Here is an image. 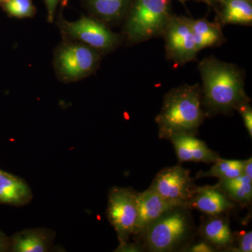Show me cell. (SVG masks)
Listing matches in <instances>:
<instances>
[{
	"label": "cell",
	"mask_w": 252,
	"mask_h": 252,
	"mask_svg": "<svg viewBox=\"0 0 252 252\" xmlns=\"http://www.w3.org/2000/svg\"><path fill=\"white\" fill-rule=\"evenodd\" d=\"M181 162H215L220 158L217 152L209 149L203 141L193 135H174L170 138Z\"/></svg>",
	"instance_id": "obj_12"
},
{
	"label": "cell",
	"mask_w": 252,
	"mask_h": 252,
	"mask_svg": "<svg viewBox=\"0 0 252 252\" xmlns=\"http://www.w3.org/2000/svg\"><path fill=\"white\" fill-rule=\"evenodd\" d=\"M239 247L237 252H252V233L250 232H243L239 235Z\"/></svg>",
	"instance_id": "obj_22"
},
{
	"label": "cell",
	"mask_w": 252,
	"mask_h": 252,
	"mask_svg": "<svg viewBox=\"0 0 252 252\" xmlns=\"http://www.w3.org/2000/svg\"><path fill=\"white\" fill-rule=\"evenodd\" d=\"M215 249L210 244L207 243L206 241L201 242L198 244H195L191 248L189 249V252H215Z\"/></svg>",
	"instance_id": "obj_25"
},
{
	"label": "cell",
	"mask_w": 252,
	"mask_h": 252,
	"mask_svg": "<svg viewBox=\"0 0 252 252\" xmlns=\"http://www.w3.org/2000/svg\"><path fill=\"white\" fill-rule=\"evenodd\" d=\"M177 203L164 198L153 189L149 188L137 195V220L134 235L140 236L149 224L175 207Z\"/></svg>",
	"instance_id": "obj_10"
},
{
	"label": "cell",
	"mask_w": 252,
	"mask_h": 252,
	"mask_svg": "<svg viewBox=\"0 0 252 252\" xmlns=\"http://www.w3.org/2000/svg\"><path fill=\"white\" fill-rule=\"evenodd\" d=\"M190 209L174 207L149 224L141 233L143 246L154 252H170L188 238L193 229Z\"/></svg>",
	"instance_id": "obj_3"
},
{
	"label": "cell",
	"mask_w": 252,
	"mask_h": 252,
	"mask_svg": "<svg viewBox=\"0 0 252 252\" xmlns=\"http://www.w3.org/2000/svg\"><path fill=\"white\" fill-rule=\"evenodd\" d=\"M6 1V0H0V4H1V3H3V4H4L5 1Z\"/></svg>",
	"instance_id": "obj_28"
},
{
	"label": "cell",
	"mask_w": 252,
	"mask_h": 252,
	"mask_svg": "<svg viewBox=\"0 0 252 252\" xmlns=\"http://www.w3.org/2000/svg\"><path fill=\"white\" fill-rule=\"evenodd\" d=\"M207 1H209V2H212V1H215V0H207Z\"/></svg>",
	"instance_id": "obj_29"
},
{
	"label": "cell",
	"mask_w": 252,
	"mask_h": 252,
	"mask_svg": "<svg viewBox=\"0 0 252 252\" xmlns=\"http://www.w3.org/2000/svg\"><path fill=\"white\" fill-rule=\"evenodd\" d=\"M47 11V21L49 23H54L55 15L58 5L61 0H44Z\"/></svg>",
	"instance_id": "obj_24"
},
{
	"label": "cell",
	"mask_w": 252,
	"mask_h": 252,
	"mask_svg": "<svg viewBox=\"0 0 252 252\" xmlns=\"http://www.w3.org/2000/svg\"><path fill=\"white\" fill-rule=\"evenodd\" d=\"M248 1H252V0H248Z\"/></svg>",
	"instance_id": "obj_30"
},
{
	"label": "cell",
	"mask_w": 252,
	"mask_h": 252,
	"mask_svg": "<svg viewBox=\"0 0 252 252\" xmlns=\"http://www.w3.org/2000/svg\"><path fill=\"white\" fill-rule=\"evenodd\" d=\"M198 69L203 84L204 102L209 109L227 113L248 104L243 75L236 66L210 57L200 63Z\"/></svg>",
	"instance_id": "obj_1"
},
{
	"label": "cell",
	"mask_w": 252,
	"mask_h": 252,
	"mask_svg": "<svg viewBox=\"0 0 252 252\" xmlns=\"http://www.w3.org/2000/svg\"><path fill=\"white\" fill-rule=\"evenodd\" d=\"M233 207V200L217 186H195L188 203L189 209H195L207 215H222Z\"/></svg>",
	"instance_id": "obj_11"
},
{
	"label": "cell",
	"mask_w": 252,
	"mask_h": 252,
	"mask_svg": "<svg viewBox=\"0 0 252 252\" xmlns=\"http://www.w3.org/2000/svg\"><path fill=\"white\" fill-rule=\"evenodd\" d=\"M31 195L26 182L0 170V203L22 205L31 200Z\"/></svg>",
	"instance_id": "obj_14"
},
{
	"label": "cell",
	"mask_w": 252,
	"mask_h": 252,
	"mask_svg": "<svg viewBox=\"0 0 252 252\" xmlns=\"http://www.w3.org/2000/svg\"><path fill=\"white\" fill-rule=\"evenodd\" d=\"M164 34L169 59L182 64L195 59L198 51L187 18L171 16Z\"/></svg>",
	"instance_id": "obj_9"
},
{
	"label": "cell",
	"mask_w": 252,
	"mask_h": 252,
	"mask_svg": "<svg viewBox=\"0 0 252 252\" xmlns=\"http://www.w3.org/2000/svg\"><path fill=\"white\" fill-rule=\"evenodd\" d=\"M206 215L202 220L200 233L215 249L230 250L234 243L228 220L220 215Z\"/></svg>",
	"instance_id": "obj_13"
},
{
	"label": "cell",
	"mask_w": 252,
	"mask_h": 252,
	"mask_svg": "<svg viewBox=\"0 0 252 252\" xmlns=\"http://www.w3.org/2000/svg\"><path fill=\"white\" fill-rule=\"evenodd\" d=\"M149 187L164 198L180 206L188 207L195 186L189 170L180 165H175L160 170Z\"/></svg>",
	"instance_id": "obj_8"
},
{
	"label": "cell",
	"mask_w": 252,
	"mask_h": 252,
	"mask_svg": "<svg viewBox=\"0 0 252 252\" xmlns=\"http://www.w3.org/2000/svg\"><path fill=\"white\" fill-rule=\"evenodd\" d=\"M3 4L4 11L12 17L32 18L36 14V8L32 0H6Z\"/></svg>",
	"instance_id": "obj_21"
},
{
	"label": "cell",
	"mask_w": 252,
	"mask_h": 252,
	"mask_svg": "<svg viewBox=\"0 0 252 252\" xmlns=\"http://www.w3.org/2000/svg\"><path fill=\"white\" fill-rule=\"evenodd\" d=\"M243 118L245 125L248 129L250 137H252V110L249 104H244L238 109Z\"/></svg>",
	"instance_id": "obj_23"
},
{
	"label": "cell",
	"mask_w": 252,
	"mask_h": 252,
	"mask_svg": "<svg viewBox=\"0 0 252 252\" xmlns=\"http://www.w3.org/2000/svg\"><path fill=\"white\" fill-rule=\"evenodd\" d=\"M170 17L169 0H134L126 23L127 39L139 42L164 34Z\"/></svg>",
	"instance_id": "obj_4"
},
{
	"label": "cell",
	"mask_w": 252,
	"mask_h": 252,
	"mask_svg": "<svg viewBox=\"0 0 252 252\" xmlns=\"http://www.w3.org/2000/svg\"><path fill=\"white\" fill-rule=\"evenodd\" d=\"M137 195L132 189L114 187L109 195L107 216L121 243L134 234L137 220Z\"/></svg>",
	"instance_id": "obj_7"
},
{
	"label": "cell",
	"mask_w": 252,
	"mask_h": 252,
	"mask_svg": "<svg viewBox=\"0 0 252 252\" xmlns=\"http://www.w3.org/2000/svg\"><path fill=\"white\" fill-rule=\"evenodd\" d=\"M3 247H4V243H3L2 238L0 236V250H2Z\"/></svg>",
	"instance_id": "obj_27"
},
{
	"label": "cell",
	"mask_w": 252,
	"mask_h": 252,
	"mask_svg": "<svg viewBox=\"0 0 252 252\" xmlns=\"http://www.w3.org/2000/svg\"><path fill=\"white\" fill-rule=\"evenodd\" d=\"M243 175L248 176L252 179V159L250 158L248 160H244L243 166Z\"/></svg>",
	"instance_id": "obj_26"
},
{
	"label": "cell",
	"mask_w": 252,
	"mask_h": 252,
	"mask_svg": "<svg viewBox=\"0 0 252 252\" xmlns=\"http://www.w3.org/2000/svg\"><path fill=\"white\" fill-rule=\"evenodd\" d=\"M180 1H184V0H180Z\"/></svg>",
	"instance_id": "obj_31"
},
{
	"label": "cell",
	"mask_w": 252,
	"mask_h": 252,
	"mask_svg": "<svg viewBox=\"0 0 252 252\" xmlns=\"http://www.w3.org/2000/svg\"><path fill=\"white\" fill-rule=\"evenodd\" d=\"M221 20L228 24L251 25L252 6L248 0H220Z\"/></svg>",
	"instance_id": "obj_18"
},
{
	"label": "cell",
	"mask_w": 252,
	"mask_h": 252,
	"mask_svg": "<svg viewBox=\"0 0 252 252\" xmlns=\"http://www.w3.org/2000/svg\"><path fill=\"white\" fill-rule=\"evenodd\" d=\"M93 17L104 23L114 22L128 11L132 0H85Z\"/></svg>",
	"instance_id": "obj_15"
},
{
	"label": "cell",
	"mask_w": 252,
	"mask_h": 252,
	"mask_svg": "<svg viewBox=\"0 0 252 252\" xmlns=\"http://www.w3.org/2000/svg\"><path fill=\"white\" fill-rule=\"evenodd\" d=\"M102 53L79 41L64 39L54 52V67L60 80L76 82L98 67Z\"/></svg>",
	"instance_id": "obj_5"
},
{
	"label": "cell",
	"mask_w": 252,
	"mask_h": 252,
	"mask_svg": "<svg viewBox=\"0 0 252 252\" xmlns=\"http://www.w3.org/2000/svg\"><path fill=\"white\" fill-rule=\"evenodd\" d=\"M59 28L64 39L79 41L100 53L114 49L120 41L105 23L93 16H82L74 21L61 18Z\"/></svg>",
	"instance_id": "obj_6"
},
{
	"label": "cell",
	"mask_w": 252,
	"mask_h": 252,
	"mask_svg": "<svg viewBox=\"0 0 252 252\" xmlns=\"http://www.w3.org/2000/svg\"><path fill=\"white\" fill-rule=\"evenodd\" d=\"M243 162L244 160H225L220 158L210 170L198 172L196 178L207 177H217L220 180L234 178L243 175Z\"/></svg>",
	"instance_id": "obj_20"
},
{
	"label": "cell",
	"mask_w": 252,
	"mask_h": 252,
	"mask_svg": "<svg viewBox=\"0 0 252 252\" xmlns=\"http://www.w3.org/2000/svg\"><path fill=\"white\" fill-rule=\"evenodd\" d=\"M201 100L198 85L181 86L167 93L161 110L156 118L160 138L193 135L203 121Z\"/></svg>",
	"instance_id": "obj_2"
},
{
	"label": "cell",
	"mask_w": 252,
	"mask_h": 252,
	"mask_svg": "<svg viewBox=\"0 0 252 252\" xmlns=\"http://www.w3.org/2000/svg\"><path fill=\"white\" fill-rule=\"evenodd\" d=\"M47 249L46 237L35 230L19 233L15 237L13 244V250L16 252H44Z\"/></svg>",
	"instance_id": "obj_19"
},
{
	"label": "cell",
	"mask_w": 252,
	"mask_h": 252,
	"mask_svg": "<svg viewBox=\"0 0 252 252\" xmlns=\"http://www.w3.org/2000/svg\"><path fill=\"white\" fill-rule=\"evenodd\" d=\"M193 33L194 41L198 51L220 44L223 34L220 26L205 19L193 20L187 18Z\"/></svg>",
	"instance_id": "obj_16"
},
{
	"label": "cell",
	"mask_w": 252,
	"mask_h": 252,
	"mask_svg": "<svg viewBox=\"0 0 252 252\" xmlns=\"http://www.w3.org/2000/svg\"><path fill=\"white\" fill-rule=\"evenodd\" d=\"M227 196L240 205H249L252 198V179L241 175L234 178L222 179L216 185Z\"/></svg>",
	"instance_id": "obj_17"
}]
</instances>
